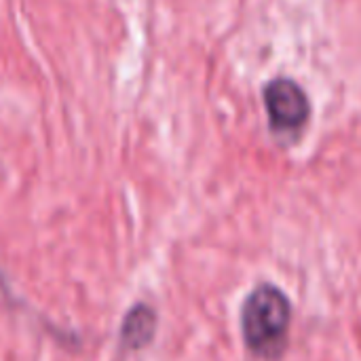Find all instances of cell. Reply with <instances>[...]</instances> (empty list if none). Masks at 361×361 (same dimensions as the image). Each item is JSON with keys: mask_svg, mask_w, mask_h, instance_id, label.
I'll use <instances>...</instances> for the list:
<instances>
[{"mask_svg": "<svg viewBox=\"0 0 361 361\" xmlns=\"http://www.w3.org/2000/svg\"><path fill=\"white\" fill-rule=\"evenodd\" d=\"M264 106L277 133H296L311 116L309 95L292 78H273L264 87Z\"/></svg>", "mask_w": 361, "mask_h": 361, "instance_id": "7a4b0ae2", "label": "cell"}, {"mask_svg": "<svg viewBox=\"0 0 361 361\" xmlns=\"http://www.w3.org/2000/svg\"><path fill=\"white\" fill-rule=\"evenodd\" d=\"M292 322V307L288 296L271 286H258L243 305L241 326L243 338L252 353L264 360L281 355Z\"/></svg>", "mask_w": 361, "mask_h": 361, "instance_id": "6da1fadb", "label": "cell"}, {"mask_svg": "<svg viewBox=\"0 0 361 361\" xmlns=\"http://www.w3.org/2000/svg\"><path fill=\"white\" fill-rule=\"evenodd\" d=\"M154 330H157L154 311L146 305H135L123 322L121 341L129 349H144L154 338Z\"/></svg>", "mask_w": 361, "mask_h": 361, "instance_id": "3957f363", "label": "cell"}]
</instances>
